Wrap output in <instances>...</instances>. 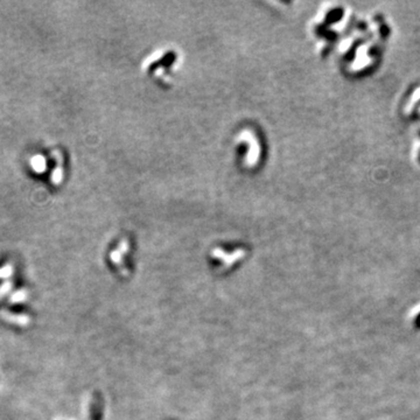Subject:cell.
Listing matches in <instances>:
<instances>
[{"mask_svg":"<svg viewBox=\"0 0 420 420\" xmlns=\"http://www.w3.org/2000/svg\"><path fill=\"white\" fill-rule=\"evenodd\" d=\"M416 326H418V327H420V315L418 316V318H416Z\"/></svg>","mask_w":420,"mask_h":420,"instance_id":"obj_1","label":"cell"}]
</instances>
